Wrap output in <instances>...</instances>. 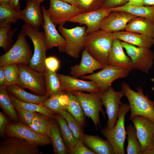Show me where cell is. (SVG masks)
I'll return each instance as SVG.
<instances>
[{
	"instance_id": "obj_1",
	"label": "cell",
	"mask_w": 154,
	"mask_h": 154,
	"mask_svg": "<svg viewBox=\"0 0 154 154\" xmlns=\"http://www.w3.org/2000/svg\"><path fill=\"white\" fill-rule=\"evenodd\" d=\"M113 39L112 33L100 29L87 34L84 49L104 66L109 65Z\"/></svg>"
},
{
	"instance_id": "obj_2",
	"label": "cell",
	"mask_w": 154,
	"mask_h": 154,
	"mask_svg": "<svg viewBox=\"0 0 154 154\" xmlns=\"http://www.w3.org/2000/svg\"><path fill=\"white\" fill-rule=\"evenodd\" d=\"M121 87L123 96L126 97L129 102L131 111L129 120L141 116L154 121V101L150 100L148 95L144 94L142 88L138 86L135 92L125 82L121 83Z\"/></svg>"
},
{
	"instance_id": "obj_3",
	"label": "cell",
	"mask_w": 154,
	"mask_h": 154,
	"mask_svg": "<svg viewBox=\"0 0 154 154\" xmlns=\"http://www.w3.org/2000/svg\"><path fill=\"white\" fill-rule=\"evenodd\" d=\"M129 111V104L121 103L115 125L110 129L105 127L101 129V133L111 145L113 154H125L124 144L126 135L125 120L126 115Z\"/></svg>"
},
{
	"instance_id": "obj_4",
	"label": "cell",
	"mask_w": 154,
	"mask_h": 154,
	"mask_svg": "<svg viewBox=\"0 0 154 154\" xmlns=\"http://www.w3.org/2000/svg\"><path fill=\"white\" fill-rule=\"evenodd\" d=\"M22 30L32 40L34 46L33 56L28 66L38 72L44 73L45 69V61L48 50L45 41L44 33L40 32L26 24L22 26Z\"/></svg>"
},
{
	"instance_id": "obj_5",
	"label": "cell",
	"mask_w": 154,
	"mask_h": 154,
	"mask_svg": "<svg viewBox=\"0 0 154 154\" xmlns=\"http://www.w3.org/2000/svg\"><path fill=\"white\" fill-rule=\"evenodd\" d=\"M22 30L17 41L12 47L0 57V66L10 64H21L29 65L33 56L32 51Z\"/></svg>"
},
{
	"instance_id": "obj_6",
	"label": "cell",
	"mask_w": 154,
	"mask_h": 154,
	"mask_svg": "<svg viewBox=\"0 0 154 154\" xmlns=\"http://www.w3.org/2000/svg\"><path fill=\"white\" fill-rule=\"evenodd\" d=\"M17 64L19 74L17 84L24 88L29 89L35 95L48 96L44 73L35 70L26 65L21 64Z\"/></svg>"
},
{
	"instance_id": "obj_7",
	"label": "cell",
	"mask_w": 154,
	"mask_h": 154,
	"mask_svg": "<svg viewBox=\"0 0 154 154\" xmlns=\"http://www.w3.org/2000/svg\"><path fill=\"white\" fill-rule=\"evenodd\" d=\"M102 69L96 73L80 77L82 79L94 82L99 88V92L101 94L107 91L115 80L127 77L130 72L126 69L110 65L105 66Z\"/></svg>"
},
{
	"instance_id": "obj_8",
	"label": "cell",
	"mask_w": 154,
	"mask_h": 154,
	"mask_svg": "<svg viewBox=\"0 0 154 154\" xmlns=\"http://www.w3.org/2000/svg\"><path fill=\"white\" fill-rule=\"evenodd\" d=\"M86 28V25L71 29L66 28L63 25L58 27L59 32L66 41L65 52L71 57L78 58L80 53L84 49V43L88 34Z\"/></svg>"
},
{
	"instance_id": "obj_9",
	"label": "cell",
	"mask_w": 154,
	"mask_h": 154,
	"mask_svg": "<svg viewBox=\"0 0 154 154\" xmlns=\"http://www.w3.org/2000/svg\"><path fill=\"white\" fill-rule=\"evenodd\" d=\"M80 102L85 116L90 118L98 130V126L101 127L99 114L101 112L105 117V112L103 110L99 92L85 93L81 91L72 92Z\"/></svg>"
},
{
	"instance_id": "obj_10",
	"label": "cell",
	"mask_w": 154,
	"mask_h": 154,
	"mask_svg": "<svg viewBox=\"0 0 154 154\" xmlns=\"http://www.w3.org/2000/svg\"><path fill=\"white\" fill-rule=\"evenodd\" d=\"M121 43L130 57L132 70L148 73L153 64L154 52L150 48L136 46L121 41Z\"/></svg>"
},
{
	"instance_id": "obj_11",
	"label": "cell",
	"mask_w": 154,
	"mask_h": 154,
	"mask_svg": "<svg viewBox=\"0 0 154 154\" xmlns=\"http://www.w3.org/2000/svg\"><path fill=\"white\" fill-rule=\"evenodd\" d=\"M5 132L8 137L23 139L38 147L52 144L50 138L35 132L20 121L7 124Z\"/></svg>"
},
{
	"instance_id": "obj_12",
	"label": "cell",
	"mask_w": 154,
	"mask_h": 154,
	"mask_svg": "<svg viewBox=\"0 0 154 154\" xmlns=\"http://www.w3.org/2000/svg\"><path fill=\"white\" fill-rule=\"evenodd\" d=\"M46 9L48 15L55 25H63L70 18L82 13L78 7L59 0H49Z\"/></svg>"
},
{
	"instance_id": "obj_13",
	"label": "cell",
	"mask_w": 154,
	"mask_h": 154,
	"mask_svg": "<svg viewBox=\"0 0 154 154\" xmlns=\"http://www.w3.org/2000/svg\"><path fill=\"white\" fill-rule=\"evenodd\" d=\"M123 96L121 90L115 91L111 86L106 92L100 93V98L103 105L106 109L105 113L108 117V121L105 127L110 129L114 127L117 122L121 99Z\"/></svg>"
},
{
	"instance_id": "obj_14",
	"label": "cell",
	"mask_w": 154,
	"mask_h": 154,
	"mask_svg": "<svg viewBox=\"0 0 154 154\" xmlns=\"http://www.w3.org/2000/svg\"><path fill=\"white\" fill-rule=\"evenodd\" d=\"M112 11L110 8L102 7L95 11L81 13L70 18L68 22L85 25L88 34L100 29L102 21Z\"/></svg>"
},
{
	"instance_id": "obj_15",
	"label": "cell",
	"mask_w": 154,
	"mask_h": 154,
	"mask_svg": "<svg viewBox=\"0 0 154 154\" xmlns=\"http://www.w3.org/2000/svg\"><path fill=\"white\" fill-rule=\"evenodd\" d=\"M38 147L23 139L7 137L0 143V154H38Z\"/></svg>"
},
{
	"instance_id": "obj_16",
	"label": "cell",
	"mask_w": 154,
	"mask_h": 154,
	"mask_svg": "<svg viewBox=\"0 0 154 154\" xmlns=\"http://www.w3.org/2000/svg\"><path fill=\"white\" fill-rule=\"evenodd\" d=\"M43 16L44 25L43 28L44 31L45 41L48 50L57 47L59 51L65 52L66 41L56 30L55 25L49 18L46 9L43 6L41 7Z\"/></svg>"
},
{
	"instance_id": "obj_17",
	"label": "cell",
	"mask_w": 154,
	"mask_h": 154,
	"mask_svg": "<svg viewBox=\"0 0 154 154\" xmlns=\"http://www.w3.org/2000/svg\"><path fill=\"white\" fill-rule=\"evenodd\" d=\"M26 6L22 10L19 11V19L25 24L39 30L43 27V16L40 4L37 0H26Z\"/></svg>"
},
{
	"instance_id": "obj_18",
	"label": "cell",
	"mask_w": 154,
	"mask_h": 154,
	"mask_svg": "<svg viewBox=\"0 0 154 154\" xmlns=\"http://www.w3.org/2000/svg\"><path fill=\"white\" fill-rule=\"evenodd\" d=\"M136 17L125 11H112L102 21L100 29L110 33L124 30L129 21Z\"/></svg>"
},
{
	"instance_id": "obj_19",
	"label": "cell",
	"mask_w": 154,
	"mask_h": 154,
	"mask_svg": "<svg viewBox=\"0 0 154 154\" xmlns=\"http://www.w3.org/2000/svg\"><path fill=\"white\" fill-rule=\"evenodd\" d=\"M131 121L141 145L142 154L143 152L151 145L154 134V121L141 116L134 117Z\"/></svg>"
},
{
	"instance_id": "obj_20",
	"label": "cell",
	"mask_w": 154,
	"mask_h": 154,
	"mask_svg": "<svg viewBox=\"0 0 154 154\" xmlns=\"http://www.w3.org/2000/svg\"><path fill=\"white\" fill-rule=\"evenodd\" d=\"M63 90L66 92H72L77 91L90 93L100 91L97 86L91 81H86L73 76L58 74Z\"/></svg>"
},
{
	"instance_id": "obj_21",
	"label": "cell",
	"mask_w": 154,
	"mask_h": 154,
	"mask_svg": "<svg viewBox=\"0 0 154 154\" xmlns=\"http://www.w3.org/2000/svg\"><path fill=\"white\" fill-rule=\"evenodd\" d=\"M104 66L84 49L80 64L70 67V74L78 78L87 74H92L95 70L102 69Z\"/></svg>"
},
{
	"instance_id": "obj_22",
	"label": "cell",
	"mask_w": 154,
	"mask_h": 154,
	"mask_svg": "<svg viewBox=\"0 0 154 154\" xmlns=\"http://www.w3.org/2000/svg\"><path fill=\"white\" fill-rule=\"evenodd\" d=\"M112 35L114 38L138 47L150 48L154 44V38L134 32L121 31L112 33Z\"/></svg>"
},
{
	"instance_id": "obj_23",
	"label": "cell",
	"mask_w": 154,
	"mask_h": 154,
	"mask_svg": "<svg viewBox=\"0 0 154 154\" xmlns=\"http://www.w3.org/2000/svg\"><path fill=\"white\" fill-rule=\"evenodd\" d=\"M110 65L126 69L132 70L131 60L124 52L121 41L114 38L110 56Z\"/></svg>"
},
{
	"instance_id": "obj_24",
	"label": "cell",
	"mask_w": 154,
	"mask_h": 154,
	"mask_svg": "<svg viewBox=\"0 0 154 154\" xmlns=\"http://www.w3.org/2000/svg\"><path fill=\"white\" fill-rule=\"evenodd\" d=\"M124 30L154 38V22L137 17L129 21Z\"/></svg>"
},
{
	"instance_id": "obj_25",
	"label": "cell",
	"mask_w": 154,
	"mask_h": 154,
	"mask_svg": "<svg viewBox=\"0 0 154 154\" xmlns=\"http://www.w3.org/2000/svg\"><path fill=\"white\" fill-rule=\"evenodd\" d=\"M81 140L96 154H113V148L108 141L98 135L83 133Z\"/></svg>"
},
{
	"instance_id": "obj_26",
	"label": "cell",
	"mask_w": 154,
	"mask_h": 154,
	"mask_svg": "<svg viewBox=\"0 0 154 154\" xmlns=\"http://www.w3.org/2000/svg\"><path fill=\"white\" fill-rule=\"evenodd\" d=\"M24 88L17 85L15 84L6 86L7 91L19 100L26 103L36 104H41L47 99L48 96H40L26 91Z\"/></svg>"
},
{
	"instance_id": "obj_27",
	"label": "cell",
	"mask_w": 154,
	"mask_h": 154,
	"mask_svg": "<svg viewBox=\"0 0 154 154\" xmlns=\"http://www.w3.org/2000/svg\"><path fill=\"white\" fill-rule=\"evenodd\" d=\"M52 110L55 114H60L67 111L69 98L66 92H63L57 95L50 96L46 101L39 104Z\"/></svg>"
},
{
	"instance_id": "obj_28",
	"label": "cell",
	"mask_w": 154,
	"mask_h": 154,
	"mask_svg": "<svg viewBox=\"0 0 154 154\" xmlns=\"http://www.w3.org/2000/svg\"><path fill=\"white\" fill-rule=\"evenodd\" d=\"M55 119L59 124L60 133L63 141L69 154H71L77 140L74 137L66 120L60 114L55 115Z\"/></svg>"
},
{
	"instance_id": "obj_29",
	"label": "cell",
	"mask_w": 154,
	"mask_h": 154,
	"mask_svg": "<svg viewBox=\"0 0 154 154\" xmlns=\"http://www.w3.org/2000/svg\"><path fill=\"white\" fill-rule=\"evenodd\" d=\"M112 11H121L154 22V6L135 7L126 3L121 6L110 8Z\"/></svg>"
},
{
	"instance_id": "obj_30",
	"label": "cell",
	"mask_w": 154,
	"mask_h": 154,
	"mask_svg": "<svg viewBox=\"0 0 154 154\" xmlns=\"http://www.w3.org/2000/svg\"><path fill=\"white\" fill-rule=\"evenodd\" d=\"M50 138L55 154H68V150L62 139L59 124L55 119H51Z\"/></svg>"
},
{
	"instance_id": "obj_31",
	"label": "cell",
	"mask_w": 154,
	"mask_h": 154,
	"mask_svg": "<svg viewBox=\"0 0 154 154\" xmlns=\"http://www.w3.org/2000/svg\"><path fill=\"white\" fill-rule=\"evenodd\" d=\"M0 106L3 112L13 122L19 121L5 85L0 86Z\"/></svg>"
},
{
	"instance_id": "obj_32",
	"label": "cell",
	"mask_w": 154,
	"mask_h": 154,
	"mask_svg": "<svg viewBox=\"0 0 154 154\" xmlns=\"http://www.w3.org/2000/svg\"><path fill=\"white\" fill-rule=\"evenodd\" d=\"M45 78L47 94L49 96L63 92L58 73L46 68L44 73Z\"/></svg>"
},
{
	"instance_id": "obj_33",
	"label": "cell",
	"mask_w": 154,
	"mask_h": 154,
	"mask_svg": "<svg viewBox=\"0 0 154 154\" xmlns=\"http://www.w3.org/2000/svg\"><path fill=\"white\" fill-rule=\"evenodd\" d=\"M8 93L14 107L39 113L51 119H55L56 114L49 109L40 104L23 102L16 99L10 93L8 92Z\"/></svg>"
},
{
	"instance_id": "obj_34",
	"label": "cell",
	"mask_w": 154,
	"mask_h": 154,
	"mask_svg": "<svg viewBox=\"0 0 154 154\" xmlns=\"http://www.w3.org/2000/svg\"><path fill=\"white\" fill-rule=\"evenodd\" d=\"M66 93L69 98V104L67 111L78 122L82 127L85 126V116L78 99L72 93Z\"/></svg>"
},
{
	"instance_id": "obj_35",
	"label": "cell",
	"mask_w": 154,
	"mask_h": 154,
	"mask_svg": "<svg viewBox=\"0 0 154 154\" xmlns=\"http://www.w3.org/2000/svg\"><path fill=\"white\" fill-rule=\"evenodd\" d=\"M128 145L126 151L128 154H142L141 146L139 141L135 128L133 125L130 124L126 130Z\"/></svg>"
},
{
	"instance_id": "obj_36",
	"label": "cell",
	"mask_w": 154,
	"mask_h": 154,
	"mask_svg": "<svg viewBox=\"0 0 154 154\" xmlns=\"http://www.w3.org/2000/svg\"><path fill=\"white\" fill-rule=\"evenodd\" d=\"M19 19V11L13 9L8 4L0 5V28L9 24H15Z\"/></svg>"
},
{
	"instance_id": "obj_37",
	"label": "cell",
	"mask_w": 154,
	"mask_h": 154,
	"mask_svg": "<svg viewBox=\"0 0 154 154\" xmlns=\"http://www.w3.org/2000/svg\"><path fill=\"white\" fill-rule=\"evenodd\" d=\"M52 119L43 114L35 112L32 123L38 127L42 135L50 138Z\"/></svg>"
},
{
	"instance_id": "obj_38",
	"label": "cell",
	"mask_w": 154,
	"mask_h": 154,
	"mask_svg": "<svg viewBox=\"0 0 154 154\" xmlns=\"http://www.w3.org/2000/svg\"><path fill=\"white\" fill-rule=\"evenodd\" d=\"M9 24L6 27L0 28V47L2 48L6 52L13 46L12 39L14 33L17 30V28L11 30Z\"/></svg>"
},
{
	"instance_id": "obj_39",
	"label": "cell",
	"mask_w": 154,
	"mask_h": 154,
	"mask_svg": "<svg viewBox=\"0 0 154 154\" xmlns=\"http://www.w3.org/2000/svg\"><path fill=\"white\" fill-rule=\"evenodd\" d=\"M60 114L66 120L75 139L76 140H81L84 132L80 124L67 111L62 112Z\"/></svg>"
},
{
	"instance_id": "obj_40",
	"label": "cell",
	"mask_w": 154,
	"mask_h": 154,
	"mask_svg": "<svg viewBox=\"0 0 154 154\" xmlns=\"http://www.w3.org/2000/svg\"><path fill=\"white\" fill-rule=\"evenodd\" d=\"M3 66L6 86L17 84L19 76V69L18 64H10Z\"/></svg>"
},
{
	"instance_id": "obj_41",
	"label": "cell",
	"mask_w": 154,
	"mask_h": 154,
	"mask_svg": "<svg viewBox=\"0 0 154 154\" xmlns=\"http://www.w3.org/2000/svg\"><path fill=\"white\" fill-rule=\"evenodd\" d=\"M105 0H78V7L82 13L99 9L102 7Z\"/></svg>"
},
{
	"instance_id": "obj_42",
	"label": "cell",
	"mask_w": 154,
	"mask_h": 154,
	"mask_svg": "<svg viewBox=\"0 0 154 154\" xmlns=\"http://www.w3.org/2000/svg\"><path fill=\"white\" fill-rule=\"evenodd\" d=\"M14 108L20 122L26 125H28L32 122L35 112L18 107H14Z\"/></svg>"
},
{
	"instance_id": "obj_43",
	"label": "cell",
	"mask_w": 154,
	"mask_h": 154,
	"mask_svg": "<svg viewBox=\"0 0 154 154\" xmlns=\"http://www.w3.org/2000/svg\"><path fill=\"white\" fill-rule=\"evenodd\" d=\"M71 154H96L92 151L86 147L81 140H77Z\"/></svg>"
},
{
	"instance_id": "obj_44",
	"label": "cell",
	"mask_w": 154,
	"mask_h": 154,
	"mask_svg": "<svg viewBox=\"0 0 154 154\" xmlns=\"http://www.w3.org/2000/svg\"><path fill=\"white\" fill-rule=\"evenodd\" d=\"M46 67L48 69L55 72L58 70L59 66V62L56 57L50 56L46 58L45 61Z\"/></svg>"
},
{
	"instance_id": "obj_45",
	"label": "cell",
	"mask_w": 154,
	"mask_h": 154,
	"mask_svg": "<svg viewBox=\"0 0 154 154\" xmlns=\"http://www.w3.org/2000/svg\"><path fill=\"white\" fill-rule=\"evenodd\" d=\"M129 0H105L103 7L108 8L122 6L128 2Z\"/></svg>"
},
{
	"instance_id": "obj_46",
	"label": "cell",
	"mask_w": 154,
	"mask_h": 154,
	"mask_svg": "<svg viewBox=\"0 0 154 154\" xmlns=\"http://www.w3.org/2000/svg\"><path fill=\"white\" fill-rule=\"evenodd\" d=\"M10 122L8 121L5 115L2 112H0V134L1 136L5 138L7 136L5 132V128L7 125Z\"/></svg>"
},
{
	"instance_id": "obj_47",
	"label": "cell",
	"mask_w": 154,
	"mask_h": 154,
	"mask_svg": "<svg viewBox=\"0 0 154 154\" xmlns=\"http://www.w3.org/2000/svg\"><path fill=\"white\" fill-rule=\"evenodd\" d=\"M9 5L16 11H20L19 0H9Z\"/></svg>"
},
{
	"instance_id": "obj_48",
	"label": "cell",
	"mask_w": 154,
	"mask_h": 154,
	"mask_svg": "<svg viewBox=\"0 0 154 154\" xmlns=\"http://www.w3.org/2000/svg\"><path fill=\"white\" fill-rule=\"evenodd\" d=\"M143 0H129L127 3L129 5L135 7H140L143 6Z\"/></svg>"
},
{
	"instance_id": "obj_49",
	"label": "cell",
	"mask_w": 154,
	"mask_h": 154,
	"mask_svg": "<svg viewBox=\"0 0 154 154\" xmlns=\"http://www.w3.org/2000/svg\"><path fill=\"white\" fill-rule=\"evenodd\" d=\"M5 77L3 66H0V86L5 85Z\"/></svg>"
},
{
	"instance_id": "obj_50",
	"label": "cell",
	"mask_w": 154,
	"mask_h": 154,
	"mask_svg": "<svg viewBox=\"0 0 154 154\" xmlns=\"http://www.w3.org/2000/svg\"><path fill=\"white\" fill-rule=\"evenodd\" d=\"M29 127L35 132L41 134L40 132L38 127L33 123H30L28 125H26Z\"/></svg>"
},
{
	"instance_id": "obj_51",
	"label": "cell",
	"mask_w": 154,
	"mask_h": 154,
	"mask_svg": "<svg viewBox=\"0 0 154 154\" xmlns=\"http://www.w3.org/2000/svg\"><path fill=\"white\" fill-rule=\"evenodd\" d=\"M142 154H154V147H149L143 152Z\"/></svg>"
},
{
	"instance_id": "obj_52",
	"label": "cell",
	"mask_w": 154,
	"mask_h": 154,
	"mask_svg": "<svg viewBox=\"0 0 154 154\" xmlns=\"http://www.w3.org/2000/svg\"><path fill=\"white\" fill-rule=\"evenodd\" d=\"M78 7V0H59Z\"/></svg>"
},
{
	"instance_id": "obj_53",
	"label": "cell",
	"mask_w": 154,
	"mask_h": 154,
	"mask_svg": "<svg viewBox=\"0 0 154 154\" xmlns=\"http://www.w3.org/2000/svg\"><path fill=\"white\" fill-rule=\"evenodd\" d=\"M143 6H154V0H143Z\"/></svg>"
},
{
	"instance_id": "obj_54",
	"label": "cell",
	"mask_w": 154,
	"mask_h": 154,
	"mask_svg": "<svg viewBox=\"0 0 154 154\" xmlns=\"http://www.w3.org/2000/svg\"><path fill=\"white\" fill-rule=\"evenodd\" d=\"M9 0H0V4H9Z\"/></svg>"
},
{
	"instance_id": "obj_55",
	"label": "cell",
	"mask_w": 154,
	"mask_h": 154,
	"mask_svg": "<svg viewBox=\"0 0 154 154\" xmlns=\"http://www.w3.org/2000/svg\"><path fill=\"white\" fill-rule=\"evenodd\" d=\"M150 146L154 147V134L153 136L151 141V145Z\"/></svg>"
},
{
	"instance_id": "obj_56",
	"label": "cell",
	"mask_w": 154,
	"mask_h": 154,
	"mask_svg": "<svg viewBox=\"0 0 154 154\" xmlns=\"http://www.w3.org/2000/svg\"><path fill=\"white\" fill-rule=\"evenodd\" d=\"M40 3H41L43 2L44 0H37Z\"/></svg>"
},
{
	"instance_id": "obj_57",
	"label": "cell",
	"mask_w": 154,
	"mask_h": 154,
	"mask_svg": "<svg viewBox=\"0 0 154 154\" xmlns=\"http://www.w3.org/2000/svg\"><path fill=\"white\" fill-rule=\"evenodd\" d=\"M152 90L153 91L154 93V87L153 86L152 88Z\"/></svg>"
}]
</instances>
